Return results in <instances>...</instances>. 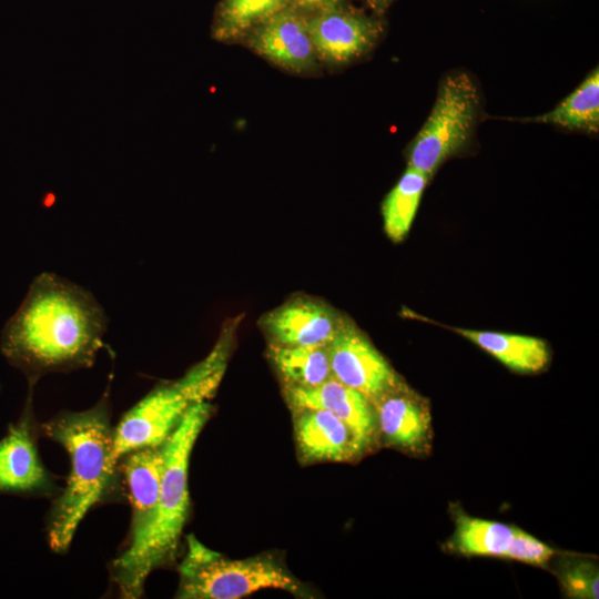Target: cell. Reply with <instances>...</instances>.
<instances>
[{
    "instance_id": "1",
    "label": "cell",
    "mask_w": 599,
    "mask_h": 599,
    "mask_svg": "<svg viewBox=\"0 0 599 599\" xmlns=\"http://www.w3.org/2000/svg\"><path fill=\"white\" fill-rule=\"evenodd\" d=\"M106 328L108 316L88 290L44 272L6 323L0 349L33 387L45 374L91 367Z\"/></svg>"
},
{
    "instance_id": "2",
    "label": "cell",
    "mask_w": 599,
    "mask_h": 599,
    "mask_svg": "<svg viewBox=\"0 0 599 599\" xmlns=\"http://www.w3.org/2000/svg\"><path fill=\"white\" fill-rule=\"evenodd\" d=\"M44 435L70 457L67 485L48 518V541L55 552L68 550L80 522L111 489L119 463L113 453L114 428L103 396L82 412L62 410L42 425Z\"/></svg>"
},
{
    "instance_id": "3",
    "label": "cell",
    "mask_w": 599,
    "mask_h": 599,
    "mask_svg": "<svg viewBox=\"0 0 599 599\" xmlns=\"http://www.w3.org/2000/svg\"><path fill=\"white\" fill-rule=\"evenodd\" d=\"M211 412L206 400L195 404L163 443L164 471L152 517L142 535L128 542L111 565V578L123 598H139L149 575L176 552L190 509V456Z\"/></svg>"
},
{
    "instance_id": "4",
    "label": "cell",
    "mask_w": 599,
    "mask_h": 599,
    "mask_svg": "<svg viewBox=\"0 0 599 599\" xmlns=\"http://www.w3.org/2000/svg\"><path fill=\"white\" fill-rule=\"evenodd\" d=\"M229 344V336H222L181 378L158 385L123 415L113 433L118 463L134 449L163 444L192 406L213 396L226 368Z\"/></svg>"
},
{
    "instance_id": "5",
    "label": "cell",
    "mask_w": 599,
    "mask_h": 599,
    "mask_svg": "<svg viewBox=\"0 0 599 599\" xmlns=\"http://www.w3.org/2000/svg\"><path fill=\"white\" fill-rule=\"evenodd\" d=\"M266 588L301 592V583L272 557L226 559L187 537L177 598L237 599Z\"/></svg>"
},
{
    "instance_id": "6",
    "label": "cell",
    "mask_w": 599,
    "mask_h": 599,
    "mask_svg": "<svg viewBox=\"0 0 599 599\" xmlns=\"http://www.w3.org/2000/svg\"><path fill=\"white\" fill-rule=\"evenodd\" d=\"M479 106V92L468 74L443 78L433 110L408 148V166L430 177L444 161L467 148Z\"/></svg>"
},
{
    "instance_id": "7",
    "label": "cell",
    "mask_w": 599,
    "mask_h": 599,
    "mask_svg": "<svg viewBox=\"0 0 599 599\" xmlns=\"http://www.w3.org/2000/svg\"><path fill=\"white\" fill-rule=\"evenodd\" d=\"M327 349L332 376L372 403L399 387L392 366L355 326L343 322Z\"/></svg>"
},
{
    "instance_id": "8",
    "label": "cell",
    "mask_w": 599,
    "mask_h": 599,
    "mask_svg": "<svg viewBox=\"0 0 599 599\" xmlns=\"http://www.w3.org/2000/svg\"><path fill=\"white\" fill-rule=\"evenodd\" d=\"M306 22L316 54L334 64L368 53L384 30L380 17L367 16L347 3L314 12Z\"/></svg>"
},
{
    "instance_id": "9",
    "label": "cell",
    "mask_w": 599,
    "mask_h": 599,
    "mask_svg": "<svg viewBox=\"0 0 599 599\" xmlns=\"http://www.w3.org/2000/svg\"><path fill=\"white\" fill-rule=\"evenodd\" d=\"M54 480L38 453L32 414V392L19 420L0 439V493L48 495Z\"/></svg>"
},
{
    "instance_id": "10",
    "label": "cell",
    "mask_w": 599,
    "mask_h": 599,
    "mask_svg": "<svg viewBox=\"0 0 599 599\" xmlns=\"http://www.w3.org/2000/svg\"><path fill=\"white\" fill-rule=\"evenodd\" d=\"M286 397L295 409L321 408L339 418L349 428L358 455L374 443L378 433L374 404L333 376L312 387L287 386Z\"/></svg>"
},
{
    "instance_id": "11",
    "label": "cell",
    "mask_w": 599,
    "mask_h": 599,
    "mask_svg": "<svg viewBox=\"0 0 599 599\" xmlns=\"http://www.w3.org/2000/svg\"><path fill=\"white\" fill-rule=\"evenodd\" d=\"M248 44L262 57L294 72L316 67V51L306 18L288 6L265 19L248 32Z\"/></svg>"
},
{
    "instance_id": "12",
    "label": "cell",
    "mask_w": 599,
    "mask_h": 599,
    "mask_svg": "<svg viewBox=\"0 0 599 599\" xmlns=\"http://www.w3.org/2000/svg\"><path fill=\"white\" fill-rule=\"evenodd\" d=\"M263 327L277 345H328L343 324L325 304L297 298L271 311Z\"/></svg>"
},
{
    "instance_id": "13",
    "label": "cell",
    "mask_w": 599,
    "mask_h": 599,
    "mask_svg": "<svg viewBox=\"0 0 599 599\" xmlns=\"http://www.w3.org/2000/svg\"><path fill=\"white\" fill-rule=\"evenodd\" d=\"M373 404L377 429L387 444L415 454L428 449L432 418L423 399L397 387Z\"/></svg>"
},
{
    "instance_id": "14",
    "label": "cell",
    "mask_w": 599,
    "mask_h": 599,
    "mask_svg": "<svg viewBox=\"0 0 599 599\" xmlns=\"http://www.w3.org/2000/svg\"><path fill=\"white\" fill-rule=\"evenodd\" d=\"M132 516L129 541L145 530L158 502L165 454L163 444L134 449L120 458Z\"/></svg>"
},
{
    "instance_id": "15",
    "label": "cell",
    "mask_w": 599,
    "mask_h": 599,
    "mask_svg": "<svg viewBox=\"0 0 599 599\" xmlns=\"http://www.w3.org/2000/svg\"><path fill=\"white\" fill-rule=\"evenodd\" d=\"M295 437L302 457L308 461H344L358 455L349 428L321 408L296 409Z\"/></svg>"
},
{
    "instance_id": "16",
    "label": "cell",
    "mask_w": 599,
    "mask_h": 599,
    "mask_svg": "<svg viewBox=\"0 0 599 599\" xmlns=\"http://www.w3.org/2000/svg\"><path fill=\"white\" fill-rule=\"evenodd\" d=\"M512 372L531 374L549 363L547 344L537 337L490 331L451 328Z\"/></svg>"
},
{
    "instance_id": "17",
    "label": "cell",
    "mask_w": 599,
    "mask_h": 599,
    "mask_svg": "<svg viewBox=\"0 0 599 599\" xmlns=\"http://www.w3.org/2000/svg\"><path fill=\"white\" fill-rule=\"evenodd\" d=\"M271 358L287 386L312 387L332 377L327 345H277Z\"/></svg>"
},
{
    "instance_id": "18",
    "label": "cell",
    "mask_w": 599,
    "mask_h": 599,
    "mask_svg": "<svg viewBox=\"0 0 599 599\" xmlns=\"http://www.w3.org/2000/svg\"><path fill=\"white\" fill-rule=\"evenodd\" d=\"M526 121L596 133L599 129V73L593 70L554 110Z\"/></svg>"
},
{
    "instance_id": "19",
    "label": "cell",
    "mask_w": 599,
    "mask_h": 599,
    "mask_svg": "<svg viewBox=\"0 0 599 599\" xmlns=\"http://www.w3.org/2000/svg\"><path fill=\"white\" fill-rule=\"evenodd\" d=\"M514 526L457 514L450 550L463 556L502 558L512 537Z\"/></svg>"
},
{
    "instance_id": "20",
    "label": "cell",
    "mask_w": 599,
    "mask_h": 599,
    "mask_svg": "<svg viewBox=\"0 0 599 599\" xmlns=\"http://www.w3.org/2000/svg\"><path fill=\"white\" fill-rule=\"evenodd\" d=\"M429 177L408 166L382 205L384 230L394 241H402L412 226Z\"/></svg>"
},
{
    "instance_id": "21",
    "label": "cell",
    "mask_w": 599,
    "mask_h": 599,
    "mask_svg": "<svg viewBox=\"0 0 599 599\" xmlns=\"http://www.w3.org/2000/svg\"><path fill=\"white\" fill-rule=\"evenodd\" d=\"M291 3L292 0H223L215 23V35L227 41L243 37Z\"/></svg>"
},
{
    "instance_id": "22",
    "label": "cell",
    "mask_w": 599,
    "mask_h": 599,
    "mask_svg": "<svg viewBox=\"0 0 599 599\" xmlns=\"http://www.w3.org/2000/svg\"><path fill=\"white\" fill-rule=\"evenodd\" d=\"M554 559L556 576L567 597L598 599L599 571L593 559L558 552Z\"/></svg>"
},
{
    "instance_id": "23",
    "label": "cell",
    "mask_w": 599,
    "mask_h": 599,
    "mask_svg": "<svg viewBox=\"0 0 599 599\" xmlns=\"http://www.w3.org/2000/svg\"><path fill=\"white\" fill-rule=\"evenodd\" d=\"M556 555L557 551L554 548L514 526L511 540L502 558L545 567Z\"/></svg>"
},
{
    "instance_id": "24",
    "label": "cell",
    "mask_w": 599,
    "mask_h": 599,
    "mask_svg": "<svg viewBox=\"0 0 599 599\" xmlns=\"http://www.w3.org/2000/svg\"><path fill=\"white\" fill-rule=\"evenodd\" d=\"M346 0H292L291 6L301 12H317L345 4Z\"/></svg>"
},
{
    "instance_id": "25",
    "label": "cell",
    "mask_w": 599,
    "mask_h": 599,
    "mask_svg": "<svg viewBox=\"0 0 599 599\" xmlns=\"http://www.w3.org/2000/svg\"><path fill=\"white\" fill-rule=\"evenodd\" d=\"M393 0H367V6L375 16L382 17L388 9Z\"/></svg>"
}]
</instances>
